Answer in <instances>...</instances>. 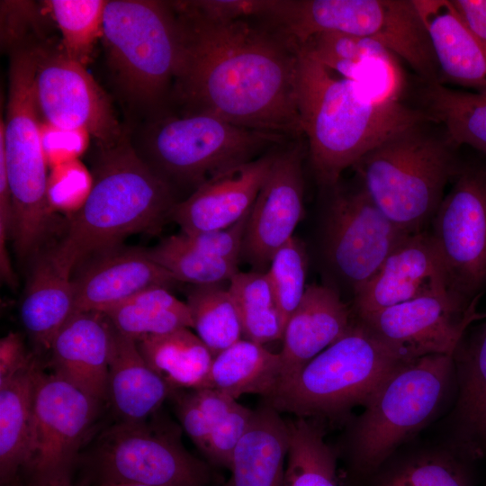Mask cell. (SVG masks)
Here are the masks:
<instances>
[{"mask_svg": "<svg viewBox=\"0 0 486 486\" xmlns=\"http://www.w3.org/2000/svg\"><path fill=\"white\" fill-rule=\"evenodd\" d=\"M458 394L449 417L452 446L467 460L486 457V318L454 355Z\"/></svg>", "mask_w": 486, "mask_h": 486, "instance_id": "d4e9b609", "label": "cell"}, {"mask_svg": "<svg viewBox=\"0 0 486 486\" xmlns=\"http://www.w3.org/2000/svg\"><path fill=\"white\" fill-rule=\"evenodd\" d=\"M39 363H31L0 382V477L10 485L26 464L32 418L36 372Z\"/></svg>", "mask_w": 486, "mask_h": 486, "instance_id": "f546056e", "label": "cell"}, {"mask_svg": "<svg viewBox=\"0 0 486 486\" xmlns=\"http://www.w3.org/2000/svg\"><path fill=\"white\" fill-rule=\"evenodd\" d=\"M298 46L331 72L360 85L374 97L400 101L406 87L400 59L381 43L350 34L320 32Z\"/></svg>", "mask_w": 486, "mask_h": 486, "instance_id": "44dd1931", "label": "cell"}, {"mask_svg": "<svg viewBox=\"0 0 486 486\" xmlns=\"http://www.w3.org/2000/svg\"><path fill=\"white\" fill-rule=\"evenodd\" d=\"M45 486H72V485H71L70 481H63V482L50 483Z\"/></svg>", "mask_w": 486, "mask_h": 486, "instance_id": "681fc988", "label": "cell"}, {"mask_svg": "<svg viewBox=\"0 0 486 486\" xmlns=\"http://www.w3.org/2000/svg\"><path fill=\"white\" fill-rule=\"evenodd\" d=\"M459 16L486 47V0H450Z\"/></svg>", "mask_w": 486, "mask_h": 486, "instance_id": "7dc6e473", "label": "cell"}, {"mask_svg": "<svg viewBox=\"0 0 486 486\" xmlns=\"http://www.w3.org/2000/svg\"><path fill=\"white\" fill-rule=\"evenodd\" d=\"M287 423L289 450L283 486H339L336 456L321 428L301 417Z\"/></svg>", "mask_w": 486, "mask_h": 486, "instance_id": "836d02e7", "label": "cell"}, {"mask_svg": "<svg viewBox=\"0 0 486 486\" xmlns=\"http://www.w3.org/2000/svg\"><path fill=\"white\" fill-rule=\"evenodd\" d=\"M228 287L239 313L244 338L262 345L282 339L284 322L266 272H238Z\"/></svg>", "mask_w": 486, "mask_h": 486, "instance_id": "d590c367", "label": "cell"}, {"mask_svg": "<svg viewBox=\"0 0 486 486\" xmlns=\"http://www.w3.org/2000/svg\"><path fill=\"white\" fill-rule=\"evenodd\" d=\"M288 450V423L265 403L232 454L227 486H283Z\"/></svg>", "mask_w": 486, "mask_h": 486, "instance_id": "484cf974", "label": "cell"}, {"mask_svg": "<svg viewBox=\"0 0 486 486\" xmlns=\"http://www.w3.org/2000/svg\"><path fill=\"white\" fill-rule=\"evenodd\" d=\"M176 282L146 249L116 248L86 262L73 278L75 313H104L147 289H169Z\"/></svg>", "mask_w": 486, "mask_h": 486, "instance_id": "ffe728a7", "label": "cell"}, {"mask_svg": "<svg viewBox=\"0 0 486 486\" xmlns=\"http://www.w3.org/2000/svg\"><path fill=\"white\" fill-rule=\"evenodd\" d=\"M36 58L34 47L13 50L6 119L0 123V154L12 197L11 238L22 259L40 252L51 230L54 212L34 93Z\"/></svg>", "mask_w": 486, "mask_h": 486, "instance_id": "5b68a950", "label": "cell"}, {"mask_svg": "<svg viewBox=\"0 0 486 486\" xmlns=\"http://www.w3.org/2000/svg\"><path fill=\"white\" fill-rule=\"evenodd\" d=\"M112 326L101 312H76L54 338L53 373L98 401L108 399Z\"/></svg>", "mask_w": 486, "mask_h": 486, "instance_id": "7402d4cb", "label": "cell"}, {"mask_svg": "<svg viewBox=\"0 0 486 486\" xmlns=\"http://www.w3.org/2000/svg\"><path fill=\"white\" fill-rule=\"evenodd\" d=\"M477 303L467 305L452 294L429 295L356 320L406 363L430 355L453 356L470 324L486 317L477 311Z\"/></svg>", "mask_w": 486, "mask_h": 486, "instance_id": "9a60e30c", "label": "cell"}, {"mask_svg": "<svg viewBox=\"0 0 486 486\" xmlns=\"http://www.w3.org/2000/svg\"><path fill=\"white\" fill-rule=\"evenodd\" d=\"M12 197L4 157L0 155V267L2 279L12 286L16 278L7 251L12 235Z\"/></svg>", "mask_w": 486, "mask_h": 486, "instance_id": "7bdbcfd3", "label": "cell"}, {"mask_svg": "<svg viewBox=\"0 0 486 486\" xmlns=\"http://www.w3.org/2000/svg\"><path fill=\"white\" fill-rule=\"evenodd\" d=\"M297 105L318 182L328 188L341 174L388 138L432 121L418 107L380 100L340 77L298 46Z\"/></svg>", "mask_w": 486, "mask_h": 486, "instance_id": "7a4b0ae2", "label": "cell"}, {"mask_svg": "<svg viewBox=\"0 0 486 486\" xmlns=\"http://www.w3.org/2000/svg\"><path fill=\"white\" fill-rule=\"evenodd\" d=\"M96 486H145L142 484H137V483H129V482H107V483H100Z\"/></svg>", "mask_w": 486, "mask_h": 486, "instance_id": "c3c4849f", "label": "cell"}, {"mask_svg": "<svg viewBox=\"0 0 486 486\" xmlns=\"http://www.w3.org/2000/svg\"><path fill=\"white\" fill-rule=\"evenodd\" d=\"M99 402L39 365L24 469L32 486L70 481L79 448L95 418Z\"/></svg>", "mask_w": 486, "mask_h": 486, "instance_id": "7c38bea8", "label": "cell"}, {"mask_svg": "<svg viewBox=\"0 0 486 486\" xmlns=\"http://www.w3.org/2000/svg\"><path fill=\"white\" fill-rule=\"evenodd\" d=\"M75 314L71 274L54 258L50 249L35 258L21 305L22 323L36 346L49 352L62 327Z\"/></svg>", "mask_w": 486, "mask_h": 486, "instance_id": "83f0119b", "label": "cell"}, {"mask_svg": "<svg viewBox=\"0 0 486 486\" xmlns=\"http://www.w3.org/2000/svg\"><path fill=\"white\" fill-rule=\"evenodd\" d=\"M307 266L304 246L292 237L273 255L266 272L284 327L305 293Z\"/></svg>", "mask_w": 486, "mask_h": 486, "instance_id": "ab89813d", "label": "cell"}, {"mask_svg": "<svg viewBox=\"0 0 486 486\" xmlns=\"http://www.w3.org/2000/svg\"><path fill=\"white\" fill-rule=\"evenodd\" d=\"M98 484L129 482L145 486H204L205 464L172 436L145 422H123L105 430L94 454Z\"/></svg>", "mask_w": 486, "mask_h": 486, "instance_id": "5bb4252c", "label": "cell"}, {"mask_svg": "<svg viewBox=\"0 0 486 486\" xmlns=\"http://www.w3.org/2000/svg\"><path fill=\"white\" fill-rule=\"evenodd\" d=\"M135 341L148 366L173 390L204 387L214 356L190 328L146 336Z\"/></svg>", "mask_w": 486, "mask_h": 486, "instance_id": "4dcf8cb0", "label": "cell"}, {"mask_svg": "<svg viewBox=\"0 0 486 486\" xmlns=\"http://www.w3.org/2000/svg\"><path fill=\"white\" fill-rule=\"evenodd\" d=\"M466 461L450 447L420 451L387 468L376 486H472Z\"/></svg>", "mask_w": 486, "mask_h": 486, "instance_id": "8d00e7d4", "label": "cell"}, {"mask_svg": "<svg viewBox=\"0 0 486 486\" xmlns=\"http://www.w3.org/2000/svg\"><path fill=\"white\" fill-rule=\"evenodd\" d=\"M430 225L451 292L467 305L479 301L486 292V163L463 165Z\"/></svg>", "mask_w": 486, "mask_h": 486, "instance_id": "8fae6325", "label": "cell"}, {"mask_svg": "<svg viewBox=\"0 0 486 486\" xmlns=\"http://www.w3.org/2000/svg\"><path fill=\"white\" fill-rule=\"evenodd\" d=\"M303 158L304 148L299 141L278 149L250 210L242 252L256 267L269 266L273 255L293 237L302 219Z\"/></svg>", "mask_w": 486, "mask_h": 486, "instance_id": "e0dca14e", "label": "cell"}, {"mask_svg": "<svg viewBox=\"0 0 486 486\" xmlns=\"http://www.w3.org/2000/svg\"><path fill=\"white\" fill-rule=\"evenodd\" d=\"M277 151L274 148L212 176L186 199L176 202L169 217L184 233L233 225L250 212Z\"/></svg>", "mask_w": 486, "mask_h": 486, "instance_id": "d6986e66", "label": "cell"}, {"mask_svg": "<svg viewBox=\"0 0 486 486\" xmlns=\"http://www.w3.org/2000/svg\"><path fill=\"white\" fill-rule=\"evenodd\" d=\"M418 102V108L443 128L455 146L467 145L486 156V92L423 83Z\"/></svg>", "mask_w": 486, "mask_h": 486, "instance_id": "1f68e13d", "label": "cell"}, {"mask_svg": "<svg viewBox=\"0 0 486 486\" xmlns=\"http://www.w3.org/2000/svg\"><path fill=\"white\" fill-rule=\"evenodd\" d=\"M148 256L178 282L194 285L221 284L238 272V263L210 256L193 246L183 232L146 249Z\"/></svg>", "mask_w": 486, "mask_h": 486, "instance_id": "74e56055", "label": "cell"}, {"mask_svg": "<svg viewBox=\"0 0 486 486\" xmlns=\"http://www.w3.org/2000/svg\"><path fill=\"white\" fill-rule=\"evenodd\" d=\"M267 23L296 45L320 32L374 40L405 61L422 83L438 69L414 0H274Z\"/></svg>", "mask_w": 486, "mask_h": 486, "instance_id": "8992f818", "label": "cell"}, {"mask_svg": "<svg viewBox=\"0 0 486 486\" xmlns=\"http://www.w3.org/2000/svg\"><path fill=\"white\" fill-rule=\"evenodd\" d=\"M323 224V254L330 272L356 293L409 235L358 184L333 188Z\"/></svg>", "mask_w": 486, "mask_h": 486, "instance_id": "4fadbf2b", "label": "cell"}, {"mask_svg": "<svg viewBox=\"0 0 486 486\" xmlns=\"http://www.w3.org/2000/svg\"><path fill=\"white\" fill-rule=\"evenodd\" d=\"M282 379L280 353L241 338L217 354L203 388H211L237 400L248 393L268 397Z\"/></svg>", "mask_w": 486, "mask_h": 486, "instance_id": "f1b7e54d", "label": "cell"}, {"mask_svg": "<svg viewBox=\"0 0 486 486\" xmlns=\"http://www.w3.org/2000/svg\"><path fill=\"white\" fill-rule=\"evenodd\" d=\"M221 284L194 285L186 301L193 328L213 356L243 337L237 305Z\"/></svg>", "mask_w": 486, "mask_h": 486, "instance_id": "e575fe53", "label": "cell"}, {"mask_svg": "<svg viewBox=\"0 0 486 486\" xmlns=\"http://www.w3.org/2000/svg\"><path fill=\"white\" fill-rule=\"evenodd\" d=\"M287 140L207 113L184 112L151 122L139 156L169 184L175 181L197 188L217 173L252 160Z\"/></svg>", "mask_w": 486, "mask_h": 486, "instance_id": "30bf717a", "label": "cell"}, {"mask_svg": "<svg viewBox=\"0 0 486 486\" xmlns=\"http://www.w3.org/2000/svg\"><path fill=\"white\" fill-rule=\"evenodd\" d=\"M404 363L356 319L342 338L283 380L266 404L301 418L338 414L364 405Z\"/></svg>", "mask_w": 486, "mask_h": 486, "instance_id": "52a82bcc", "label": "cell"}, {"mask_svg": "<svg viewBox=\"0 0 486 486\" xmlns=\"http://www.w3.org/2000/svg\"><path fill=\"white\" fill-rule=\"evenodd\" d=\"M441 294L454 295L430 232L424 230L407 236L393 249L353 295L352 310L356 319H361L417 298Z\"/></svg>", "mask_w": 486, "mask_h": 486, "instance_id": "ac0fdd59", "label": "cell"}, {"mask_svg": "<svg viewBox=\"0 0 486 486\" xmlns=\"http://www.w3.org/2000/svg\"><path fill=\"white\" fill-rule=\"evenodd\" d=\"M175 204L170 184L121 140L103 148L87 195L50 250L72 274L128 236L159 229Z\"/></svg>", "mask_w": 486, "mask_h": 486, "instance_id": "3957f363", "label": "cell"}, {"mask_svg": "<svg viewBox=\"0 0 486 486\" xmlns=\"http://www.w3.org/2000/svg\"><path fill=\"white\" fill-rule=\"evenodd\" d=\"M104 314L118 332L134 340L184 328H193L186 302L165 287L147 289Z\"/></svg>", "mask_w": 486, "mask_h": 486, "instance_id": "d6a6232c", "label": "cell"}, {"mask_svg": "<svg viewBox=\"0 0 486 486\" xmlns=\"http://www.w3.org/2000/svg\"><path fill=\"white\" fill-rule=\"evenodd\" d=\"M28 353L21 334L9 332L0 340V382L26 367L33 358Z\"/></svg>", "mask_w": 486, "mask_h": 486, "instance_id": "bcb514c9", "label": "cell"}, {"mask_svg": "<svg viewBox=\"0 0 486 486\" xmlns=\"http://www.w3.org/2000/svg\"><path fill=\"white\" fill-rule=\"evenodd\" d=\"M432 121L388 138L352 168L375 205L408 234L424 230L440 206L445 189L461 171L457 148Z\"/></svg>", "mask_w": 486, "mask_h": 486, "instance_id": "277c9868", "label": "cell"}, {"mask_svg": "<svg viewBox=\"0 0 486 486\" xmlns=\"http://www.w3.org/2000/svg\"><path fill=\"white\" fill-rule=\"evenodd\" d=\"M176 410L185 433L189 436L194 445L206 454L211 428L193 391L190 393L183 394V396L178 398Z\"/></svg>", "mask_w": 486, "mask_h": 486, "instance_id": "ee69618b", "label": "cell"}, {"mask_svg": "<svg viewBox=\"0 0 486 486\" xmlns=\"http://www.w3.org/2000/svg\"><path fill=\"white\" fill-rule=\"evenodd\" d=\"M355 321L352 308L342 301L336 288L308 285L301 303L284 327L283 347L279 352L281 382L342 338Z\"/></svg>", "mask_w": 486, "mask_h": 486, "instance_id": "603a6c76", "label": "cell"}, {"mask_svg": "<svg viewBox=\"0 0 486 486\" xmlns=\"http://www.w3.org/2000/svg\"><path fill=\"white\" fill-rule=\"evenodd\" d=\"M86 135L84 131L63 130L46 123L41 128V137L47 160L58 158L60 151L63 159L75 157L84 148Z\"/></svg>", "mask_w": 486, "mask_h": 486, "instance_id": "f6af8a7d", "label": "cell"}, {"mask_svg": "<svg viewBox=\"0 0 486 486\" xmlns=\"http://www.w3.org/2000/svg\"><path fill=\"white\" fill-rule=\"evenodd\" d=\"M170 4L182 39L172 95L184 112L298 140V45L256 19L216 20Z\"/></svg>", "mask_w": 486, "mask_h": 486, "instance_id": "6da1fadb", "label": "cell"}, {"mask_svg": "<svg viewBox=\"0 0 486 486\" xmlns=\"http://www.w3.org/2000/svg\"><path fill=\"white\" fill-rule=\"evenodd\" d=\"M249 212L233 225L224 229L196 233H183L193 246L202 252L218 258L238 263L243 251L244 237Z\"/></svg>", "mask_w": 486, "mask_h": 486, "instance_id": "b9f144b4", "label": "cell"}, {"mask_svg": "<svg viewBox=\"0 0 486 486\" xmlns=\"http://www.w3.org/2000/svg\"><path fill=\"white\" fill-rule=\"evenodd\" d=\"M110 63L128 96L147 108L172 95L182 39L170 3L107 1L102 25Z\"/></svg>", "mask_w": 486, "mask_h": 486, "instance_id": "ba28073f", "label": "cell"}, {"mask_svg": "<svg viewBox=\"0 0 486 486\" xmlns=\"http://www.w3.org/2000/svg\"><path fill=\"white\" fill-rule=\"evenodd\" d=\"M173 391L146 363L136 341L112 327L107 400L121 421H145Z\"/></svg>", "mask_w": 486, "mask_h": 486, "instance_id": "4316f807", "label": "cell"}, {"mask_svg": "<svg viewBox=\"0 0 486 486\" xmlns=\"http://www.w3.org/2000/svg\"><path fill=\"white\" fill-rule=\"evenodd\" d=\"M34 93L46 123L63 130L84 131L102 148L122 140L110 101L85 66L67 57L36 48Z\"/></svg>", "mask_w": 486, "mask_h": 486, "instance_id": "2e32d148", "label": "cell"}, {"mask_svg": "<svg viewBox=\"0 0 486 486\" xmlns=\"http://www.w3.org/2000/svg\"><path fill=\"white\" fill-rule=\"evenodd\" d=\"M449 355H430L404 363L365 402L354 423L349 450L356 467L377 470L436 413L454 370Z\"/></svg>", "mask_w": 486, "mask_h": 486, "instance_id": "9c48e42d", "label": "cell"}, {"mask_svg": "<svg viewBox=\"0 0 486 486\" xmlns=\"http://www.w3.org/2000/svg\"><path fill=\"white\" fill-rule=\"evenodd\" d=\"M438 69V84L486 92V47L450 0H414Z\"/></svg>", "mask_w": 486, "mask_h": 486, "instance_id": "cb8c5ba5", "label": "cell"}, {"mask_svg": "<svg viewBox=\"0 0 486 486\" xmlns=\"http://www.w3.org/2000/svg\"><path fill=\"white\" fill-rule=\"evenodd\" d=\"M2 486H11V485H2Z\"/></svg>", "mask_w": 486, "mask_h": 486, "instance_id": "f907efd6", "label": "cell"}, {"mask_svg": "<svg viewBox=\"0 0 486 486\" xmlns=\"http://www.w3.org/2000/svg\"><path fill=\"white\" fill-rule=\"evenodd\" d=\"M107 0L46 2L62 36L63 53L85 66L100 33Z\"/></svg>", "mask_w": 486, "mask_h": 486, "instance_id": "f35d334b", "label": "cell"}, {"mask_svg": "<svg viewBox=\"0 0 486 486\" xmlns=\"http://www.w3.org/2000/svg\"><path fill=\"white\" fill-rule=\"evenodd\" d=\"M254 410L237 401L212 431L206 456L213 463L230 466L232 454L246 433Z\"/></svg>", "mask_w": 486, "mask_h": 486, "instance_id": "60d3db41", "label": "cell"}]
</instances>
